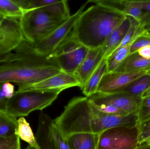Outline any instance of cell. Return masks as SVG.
Returning a JSON list of instances; mask_svg holds the SVG:
<instances>
[{
  "mask_svg": "<svg viewBox=\"0 0 150 149\" xmlns=\"http://www.w3.org/2000/svg\"><path fill=\"white\" fill-rule=\"evenodd\" d=\"M139 143L150 135V120L138 126Z\"/></svg>",
  "mask_w": 150,
  "mask_h": 149,
  "instance_id": "33",
  "label": "cell"
},
{
  "mask_svg": "<svg viewBox=\"0 0 150 149\" xmlns=\"http://www.w3.org/2000/svg\"><path fill=\"white\" fill-rule=\"evenodd\" d=\"M139 146L138 126H122L99 134L97 149H136Z\"/></svg>",
  "mask_w": 150,
  "mask_h": 149,
  "instance_id": "7",
  "label": "cell"
},
{
  "mask_svg": "<svg viewBox=\"0 0 150 149\" xmlns=\"http://www.w3.org/2000/svg\"><path fill=\"white\" fill-rule=\"evenodd\" d=\"M24 39L19 20L0 21V57L14 51Z\"/></svg>",
  "mask_w": 150,
  "mask_h": 149,
  "instance_id": "12",
  "label": "cell"
},
{
  "mask_svg": "<svg viewBox=\"0 0 150 149\" xmlns=\"http://www.w3.org/2000/svg\"><path fill=\"white\" fill-rule=\"evenodd\" d=\"M136 115H110L98 110L86 97L73 98L60 116L54 120L64 140L78 134L99 135L109 129L137 125Z\"/></svg>",
  "mask_w": 150,
  "mask_h": 149,
  "instance_id": "1",
  "label": "cell"
},
{
  "mask_svg": "<svg viewBox=\"0 0 150 149\" xmlns=\"http://www.w3.org/2000/svg\"><path fill=\"white\" fill-rule=\"evenodd\" d=\"M108 73L106 58H104L98 68L81 89L86 97H91L97 93L99 85L103 76Z\"/></svg>",
  "mask_w": 150,
  "mask_h": 149,
  "instance_id": "19",
  "label": "cell"
},
{
  "mask_svg": "<svg viewBox=\"0 0 150 149\" xmlns=\"http://www.w3.org/2000/svg\"><path fill=\"white\" fill-rule=\"evenodd\" d=\"M91 103L97 109L106 114L110 115L128 114L124 111L112 105L108 104H95L92 102Z\"/></svg>",
  "mask_w": 150,
  "mask_h": 149,
  "instance_id": "30",
  "label": "cell"
},
{
  "mask_svg": "<svg viewBox=\"0 0 150 149\" xmlns=\"http://www.w3.org/2000/svg\"><path fill=\"white\" fill-rule=\"evenodd\" d=\"M145 29L138 25L131 40L127 44L114 51L107 58L108 73L115 71L130 53L131 46L135 40L142 35Z\"/></svg>",
  "mask_w": 150,
  "mask_h": 149,
  "instance_id": "15",
  "label": "cell"
},
{
  "mask_svg": "<svg viewBox=\"0 0 150 149\" xmlns=\"http://www.w3.org/2000/svg\"><path fill=\"white\" fill-rule=\"evenodd\" d=\"M89 99L93 104L112 105L128 114L136 115L142 100L141 97L132 96L122 92L111 94L97 93Z\"/></svg>",
  "mask_w": 150,
  "mask_h": 149,
  "instance_id": "11",
  "label": "cell"
},
{
  "mask_svg": "<svg viewBox=\"0 0 150 149\" xmlns=\"http://www.w3.org/2000/svg\"><path fill=\"white\" fill-rule=\"evenodd\" d=\"M150 97V87L146 90L145 92H144L142 95L141 96V98L142 99H146V98H149Z\"/></svg>",
  "mask_w": 150,
  "mask_h": 149,
  "instance_id": "35",
  "label": "cell"
},
{
  "mask_svg": "<svg viewBox=\"0 0 150 149\" xmlns=\"http://www.w3.org/2000/svg\"><path fill=\"white\" fill-rule=\"evenodd\" d=\"M137 116V126L150 120V97L142 100Z\"/></svg>",
  "mask_w": 150,
  "mask_h": 149,
  "instance_id": "27",
  "label": "cell"
},
{
  "mask_svg": "<svg viewBox=\"0 0 150 149\" xmlns=\"http://www.w3.org/2000/svg\"><path fill=\"white\" fill-rule=\"evenodd\" d=\"M136 149H150V145H140Z\"/></svg>",
  "mask_w": 150,
  "mask_h": 149,
  "instance_id": "36",
  "label": "cell"
},
{
  "mask_svg": "<svg viewBox=\"0 0 150 149\" xmlns=\"http://www.w3.org/2000/svg\"><path fill=\"white\" fill-rule=\"evenodd\" d=\"M144 33H145V34H147V35H149V36H150V32H149V33H147V32H145V30H144Z\"/></svg>",
  "mask_w": 150,
  "mask_h": 149,
  "instance_id": "39",
  "label": "cell"
},
{
  "mask_svg": "<svg viewBox=\"0 0 150 149\" xmlns=\"http://www.w3.org/2000/svg\"><path fill=\"white\" fill-rule=\"evenodd\" d=\"M139 26L146 29L150 26V1H142V11Z\"/></svg>",
  "mask_w": 150,
  "mask_h": 149,
  "instance_id": "29",
  "label": "cell"
},
{
  "mask_svg": "<svg viewBox=\"0 0 150 149\" xmlns=\"http://www.w3.org/2000/svg\"><path fill=\"white\" fill-rule=\"evenodd\" d=\"M89 50L74 38L72 34L50 55L57 60L62 72L74 74Z\"/></svg>",
  "mask_w": 150,
  "mask_h": 149,
  "instance_id": "6",
  "label": "cell"
},
{
  "mask_svg": "<svg viewBox=\"0 0 150 149\" xmlns=\"http://www.w3.org/2000/svg\"><path fill=\"white\" fill-rule=\"evenodd\" d=\"M138 54L145 59H150V46H144L141 47L137 51Z\"/></svg>",
  "mask_w": 150,
  "mask_h": 149,
  "instance_id": "34",
  "label": "cell"
},
{
  "mask_svg": "<svg viewBox=\"0 0 150 149\" xmlns=\"http://www.w3.org/2000/svg\"><path fill=\"white\" fill-rule=\"evenodd\" d=\"M80 87V84L74 74L62 72L59 74L34 84L18 86L19 92H58L74 87Z\"/></svg>",
  "mask_w": 150,
  "mask_h": 149,
  "instance_id": "9",
  "label": "cell"
},
{
  "mask_svg": "<svg viewBox=\"0 0 150 149\" xmlns=\"http://www.w3.org/2000/svg\"><path fill=\"white\" fill-rule=\"evenodd\" d=\"M42 8L52 15L64 21L67 20L71 16L67 1L54 0L52 3Z\"/></svg>",
  "mask_w": 150,
  "mask_h": 149,
  "instance_id": "23",
  "label": "cell"
},
{
  "mask_svg": "<svg viewBox=\"0 0 150 149\" xmlns=\"http://www.w3.org/2000/svg\"><path fill=\"white\" fill-rule=\"evenodd\" d=\"M148 45L150 46V36L145 34L144 31L143 33L135 40L131 46L129 54L136 52L141 47Z\"/></svg>",
  "mask_w": 150,
  "mask_h": 149,
  "instance_id": "31",
  "label": "cell"
},
{
  "mask_svg": "<svg viewBox=\"0 0 150 149\" xmlns=\"http://www.w3.org/2000/svg\"><path fill=\"white\" fill-rule=\"evenodd\" d=\"M62 72L54 58L38 54L32 43L25 39L14 51L0 57V83L30 85Z\"/></svg>",
  "mask_w": 150,
  "mask_h": 149,
  "instance_id": "2",
  "label": "cell"
},
{
  "mask_svg": "<svg viewBox=\"0 0 150 149\" xmlns=\"http://www.w3.org/2000/svg\"><path fill=\"white\" fill-rule=\"evenodd\" d=\"M25 12L20 0H0V21L7 19L19 20Z\"/></svg>",
  "mask_w": 150,
  "mask_h": 149,
  "instance_id": "20",
  "label": "cell"
},
{
  "mask_svg": "<svg viewBox=\"0 0 150 149\" xmlns=\"http://www.w3.org/2000/svg\"><path fill=\"white\" fill-rule=\"evenodd\" d=\"M88 2L46 38L36 43H33L36 52L42 56L52 54L59 45L72 34L77 20L80 16Z\"/></svg>",
  "mask_w": 150,
  "mask_h": 149,
  "instance_id": "8",
  "label": "cell"
},
{
  "mask_svg": "<svg viewBox=\"0 0 150 149\" xmlns=\"http://www.w3.org/2000/svg\"><path fill=\"white\" fill-rule=\"evenodd\" d=\"M104 58L105 53L101 47L89 50L85 58L74 73L80 83V89L83 88Z\"/></svg>",
  "mask_w": 150,
  "mask_h": 149,
  "instance_id": "13",
  "label": "cell"
},
{
  "mask_svg": "<svg viewBox=\"0 0 150 149\" xmlns=\"http://www.w3.org/2000/svg\"><path fill=\"white\" fill-rule=\"evenodd\" d=\"M66 21L39 8L25 11L19 20V24L25 39L36 43L48 36Z\"/></svg>",
  "mask_w": 150,
  "mask_h": 149,
  "instance_id": "4",
  "label": "cell"
},
{
  "mask_svg": "<svg viewBox=\"0 0 150 149\" xmlns=\"http://www.w3.org/2000/svg\"><path fill=\"white\" fill-rule=\"evenodd\" d=\"M126 18L122 12L96 4L83 11L75 24L72 36L88 49H98Z\"/></svg>",
  "mask_w": 150,
  "mask_h": 149,
  "instance_id": "3",
  "label": "cell"
},
{
  "mask_svg": "<svg viewBox=\"0 0 150 149\" xmlns=\"http://www.w3.org/2000/svg\"><path fill=\"white\" fill-rule=\"evenodd\" d=\"M17 130L16 135L18 136L20 139L27 143L29 146L36 149H40L36 137L30 127V124L27 122L24 117H20L18 120Z\"/></svg>",
  "mask_w": 150,
  "mask_h": 149,
  "instance_id": "22",
  "label": "cell"
},
{
  "mask_svg": "<svg viewBox=\"0 0 150 149\" xmlns=\"http://www.w3.org/2000/svg\"><path fill=\"white\" fill-rule=\"evenodd\" d=\"M15 86L10 82L0 83V111H6L8 100L15 93Z\"/></svg>",
  "mask_w": 150,
  "mask_h": 149,
  "instance_id": "26",
  "label": "cell"
},
{
  "mask_svg": "<svg viewBox=\"0 0 150 149\" xmlns=\"http://www.w3.org/2000/svg\"><path fill=\"white\" fill-rule=\"evenodd\" d=\"M129 24V20L127 17L126 19L110 34L101 47L105 53V58L109 57L120 44L128 30Z\"/></svg>",
  "mask_w": 150,
  "mask_h": 149,
  "instance_id": "16",
  "label": "cell"
},
{
  "mask_svg": "<svg viewBox=\"0 0 150 149\" xmlns=\"http://www.w3.org/2000/svg\"><path fill=\"white\" fill-rule=\"evenodd\" d=\"M53 120L46 114L41 112L39 117L38 126L36 133V141L40 149H57L51 132ZM25 149H36L28 146Z\"/></svg>",
  "mask_w": 150,
  "mask_h": 149,
  "instance_id": "14",
  "label": "cell"
},
{
  "mask_svg": "<svg viewBox=\"0 0 150 149\" xmlns=\"http://www.w3.org/2000/svg\"><path fill=\"white\" fill-rule=\"evenodd\" d=\"M60 93L58 92H15L7 102L6 111L16 117L27 116L36 110L51 106Z\"/></svg>",
  "mask_w": 150,
  "mask_h": 149,
  "instance_id": "5",
  "label": "cell"
},
{
  "mask_svg": "<svg viewBox=\"0 0 150 149\" xmlns=\"http://www.w3.org/2000/svg\"><path fill=\"white\" fill-rule=\"evenodd\" d=\"M18 127L16 117L6 111H0V137L8 139L16 135Z\"/></svg>",
  "mask_w": 150,
  "mask_h": 149,
  "instance_id": "21",
  "label": "cell"
},
{
  "mask_svg": "<svg viewBox=\"0 0 150 149\" xmlns=\"http://www.w3.org/2000/svg\"><path fill=\"white\" fill-rule=\"evenodd\" d=\"M0 149H21L20 138L16 135L0 142Z\"/></svg>",
  "mask_w": 150,
  "mask_h": 149,
  "instance_id": "32",
  "label": "cell"
},
{
  "mask_svg": "<svg viewBox=\"0 0 150 149\" xmlns=\"http://www.w3.org/2000/svg\"><path fill=\"white\" fill-rule=\"evenodd\" d=\"M99 135L78 134L69 136L67 141L69 149H97Z\"/></svg>",
  "mask_w": 150,
  "mask_h": 149,
  "instance_id": "18",
  "label": "cell"
},
{
  "mask_svg": "<svg viewBox=\"0 0 150 149\" xmlns=\"http://www.w3.org/2000/svg\"><path fill=\"white\" fill-rule=\"evenodd\" d=\"M6 139H4V138H1L0 137V142H1L3 141H4V140H5Z\"/></svg>",
  "mask_w": 150,
  "mask_h": 149,
  "instance_id": "38",
  "label": "cell"
},
{
  "mask_svg": "<svg viewBox=\"0 0 150 149\" xmlns=\"http://www.w3.org/2000/svg\"><path fill=\"white\" fill-rule=\"evenodd\" d=\"M147 72L107 73L102 78L97 93L111 94L121 92L133 81L147 73Z\"/></svg>",
  "mask_w": 150,
  "mask_h": 149,
  "instance_id": "10",
  "label": "cell"
},
{
  "mask_svg": "<svg viewBox=\"0 0 150 149\" xmlns=\"http://www.w3.org/2000/svg\"><path fill=\"white\" fill-rule=\"evenodd\" d=\"M145 32H147V33H149V32H150V26L149 27H148V28H147V29H145Z\"/></svg>",
  "mask_w": 150,
  "mask_h": 149,
  "instance_id": "37",
  "label": "cell"
},
{
  "mask_svg": "<svg viewBox=\"0 0 150 149\" xmlns=\"http://www.w3.org/2000/svg\"><path fill=\"white\" fill-rule=\"evenodd\" d=\"M150 87V75L147 73L133 81L122 92L132 96L141 97Z\"/></svg>",
  "mask_w": 150,
  "mask_h": 149,
  "instance_id": "24",
  "label": "cell"
},
{
  "mask_svg": "<svg viewBox=\"0 0 150 149\" xmlns=\"http://www.w3.org/2000/svg\"><path fill=\"white\" fill-rule=\"evenodd\" d=\"M150 69V59L142 57L137 51L129 54L115 71L133 72L148 71Z\"/></svg>",
  "mask_w": 150,
  "mask_h": 149,
  "instance_id": "17",
  "label": "cell"
},
{
  "mask_svg": "<svg viewBox=\"0 0 150 149\" xmlns=\"http://www.w3.org/2000/svg\"><path fill=\"white\" fill-rule=\"evenodd\" d=\"M120 11L126 16L134 17L139 22L141 20L142 11V1L120 0Z\"/></svg>",
  "mask_w": 150,
  "mask_h": 149,
  "instance_id": "25",
  "label": "cell"
},
{
  "mask_svg": "<svg viewBox=\"0 0 150 149\" xmlns=\"http://www.w3.org/2000/svg\"><path fill=\"white\" fill-rule=\"evenodd\" d=\"M147 73H148L149 75H150V69L149 70V71H148V72H147Z\"/></svg>",
  "mask_w": 150,
  "mask_h": 149,
  "instance_id": "40",
  "label": "cell"
},
{
  "mask_svg": "<svg viewBox=\"0 0 150 149\" xmlns=\"http://www.w3.org/2000/svg\"><path fill=\"white\" fill-rule=\"evenodd\" d=\"M51 132L56 144L57 149H69L67 141L62 138L53 120L51 125Z\"/></svg>",
  "mask_w": 150,
  "mask_h": 149,
  "instance_id": "28",
  "label": "cell"
}]
</instances>
